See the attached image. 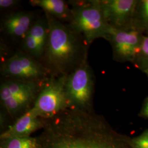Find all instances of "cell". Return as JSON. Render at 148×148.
I'll use <instances>...</instances> for the list:
<instances>
[{"label": "cell", "mask_w": 148, "mask_h": 148, "mask_svg": "<svg viewBox=\"0 0 148 148\" xmlns=\"http://www.w3.org/2000/svg\"><path fill=\"white\" fill-rule=\"evenodd\" d=\"M36 138L39 148H134L131 138L118 132L104 117L71 109L47 120Z\"/></svg>", "instance_id": "obj_1"}, {"label": "cell", "mask_w": 148, "mask_h": 148, "mask_svg": "<svg viewBox=\"0 0 148 148\" xmlns=\"http://www.w3.org/2000/svg\"><path fill=\"white\" fill-rule=\"evenodd\" d=\"M49 27L41 63L52 76H67L88 59L89 45L69 25L45 13Z\"/></svg>", "instance_id": "obj_2"}, {"label": "cell", "mask_w": 148, "mask_h": 148, "mask_svg": "<svg viewBox=\"0 0 148 148\" xmlns=\"http://www.w3.org/2000/svg\"><path fill=\"white\" fill-rule=\"evenodd\" d=\"M68 2L73 16L69 25L89 46L99 38L108 41L111 27L106 21L100 0H75Z\"/></svg>", "instance_id": "obj_3"}, {"label": "cell", "mask_w": 148, "mask_h": 148, "mask_svg": "<svg viewBox=\"0 0 148 148\" xmlns=\"http://www.w3.org/2000/svg\"><path fill=\"white\" fill-rule=\"evenodd\" d=\"M46 81L27 82L2 79L0 85L1 109L14 122L32 109Z\"/></svg>", "instance_id": "obj_4"}, {"label": "cell", "mask_w": 148, "mask_h": 148, "mask_svg": "<svg viewBox=\"0 0 148 148\" xmlns=\"http://www.w3.org/2000/svg\"><path fill=\"white\" fill-rule=\"evenodd\" d=\"M95 77L88 60L66 76V93L69 109L92 112Z\"/></svg>", "instance_id": "obj_5"}, {"label": "cell", "mask_w": 148, "mask_h": 148, "mask_svg": "<svg viewBox=\"0 0 148 148\" xmlns=\"http://www.w3.org/2000/svg\"><path fill=\"white\" fill-rule=\"evenodd\" d=\"M0 73L4 79L42 82L52 76L41 62L21 49L1 57Z\"/></svg>", "instance_id": "obj_6"}, {"label": "cell", "mask_w": 148, "mask_h": 148, "mask_svg": "<svg viewBox=\"0 0 148 148\" xmlns=\"http://www.w3.org/2000/svg\"><path fill=\"white\" fill-rule=\"evenodd\" d=\"M66 77V76H51L46 81L32 108L37 116L49 120L69 109Z\"/></svg>", "instance_id": "obj_7"}, {"label": "cell", "mask_w": 148, "mask_h": 148, "mask_svg": "<svg viewBox=\"0 0 148 148\" xmlns=\"http://www.w3.org/2000/svg\"><path fill=\"white\" fill-rule=\"evenodd\" d=\"M144 35L134 25L120 29L111 27L108 41L111 44L113 59L120 63H132Z\"/></svg>", "instance_id": "obj_8"}, {"label": "cell", "mask_w": 148, "mask_h": 148, "mask_svg": "<svg viewBox=\"0 0 148 148\" xmlns=\"http://www.w3.org/2000/svg\"><path fill=\"white\" fill-rule=\"evenodd\" d=\"M139 0H100L106 21L114 29L132 27Z\"/></svg>", "instance_id": "obj_9"}, {"label": "cell", "mask_w": 148, "mask_h": 148, "mask_svg": "<svg viewBox=\"0 0 148 148\" xmlns=\"http://www.w3.org/2000/svg\"><path fill=\"white\" fill-rule=\"evenodd\" d=\"M36 19V16L32 12H9L1 20V30L5 36L12 40L20 41L21 42Z\"/></svg>", "instance_id": "obj_10"}, {"label": "cell", "mask_w": 148, "mask_h": 148, "mask_svg": "<svg viewBox=\"0 0 148 148\" xmlns=\"http://www.w3.org/2000/svg\"><path fill=\"white\" fill-rule=\"evenodd\" d=\"M46 120L37 116L30 109L1 133L0 139L30 137L37 130H42Z\"/></svg>", "instance_id": "obj_11"}, {"label": "cell", "mask_w": 148, "mask_h": 148, "mask_svg": "<svg viewBox=\"0 0 148 148\" xmlns=\"http://www.w3.org/2000/svg\"><path fill=\"white\" fill-rule=\"evenodd\" d=\"M29 3L42 9L45 14L52 16L65 24H70L73 16L68 2L63 0H30Z\"/></svg>", "instance_id": "obj_12"}, {"label": "cell", "mask_w": 148, "mask_h": 148, "mask_svg": "<svg viewBox=\"0 0 148 148\" xmlns=\"http://www.w3.org/2000/svg\"><path fill=\"white\" fill-rule=\"evenodd\" d=\"M28 33L36 40L40 51L42 54L43 57L49 34L48 24L45 16L36 18Z\"/></svg>", "instance_id": "obj_13"}, {"label": "cell", "mask_w": 148, "mask_h": 148, "mask_svg": "<svg viewBox=\"0 0 148 148\" xmlns=\"http://www.w3.org/2000/svg\"><path fill=\"white\" fill-rule=\"evenodd\" d=\"M0 148H39L37 138L30 137L0 139Z\"/></svg>", "instance_id": "obj_14"}, {"label": "cell", "mask_w": 148, "mask_h": 148, "mask_svg": "<svg viewBox=\"0 0 148 148\" xmlns=\"http://www.w3.org/2000/svg\"><path fill=\"white\" fill-rule=\"evenodd\" d=\"M133 25L148 35V0L138 1Z\"/></svg>", "instance_id": "obj_15"}, {"label": "cell", "mask_w": 148, "mask_h": 148, "mask_svg": "<svg viewBox=\"0 0 148 148\" xmlns=\"http://www.w3.org/2000/svg\"><path fill=\"white\" fill-rule=\"evenodd\" d=\"M21 50L41 62L42 54L41 52L36 40L31 35L27 33L21 41Z\"/></svg>", "instance_id": "obj_16"}, {"label": "cell", "mask_w": 148, "mask_h": 148, "mask_svg": "<svg viewBox=\"0 0 148 148\" xmlns=\"http://www.w3.org/2000/svg\"><path fill=\"white\" fill-rule=\"evenodd\" d=\"M132 64L143 72L148 69V35L144 36L141 46Z\"/></svg>", "instance_id": "obj_17"}, {"label": "cell", "mask_w": 148, "mask_h": 148, "mask_svg": "<svg viewBox=\"0 0 148 148\" xmlns=\"http://www.w3.org/2000/svg\"><path fill=\"white\" fill-rule=\"evenodd\" d=\"M131 141L134 148H148V129L140 135L131 138Z\"/></svg>", "instance_id": "obj_18"}, {"label": "cell", "mask_w": 148, "mask_h": 148, "mask_svg": "<svg viewBox=\"0 0 148 148\" xmlns=\"http://www.w3.org/2000/svg\"><path fill=\"white\" fill-rule=\"evenodd\" d=\"M21 1L18 0H0L1 11L13 12L19 5Z\"/></svg>", "instance_id": "obj_19"}, {"label": "cell", "mask_w": 148, "mask_h": 148, "mask_svg": "<svg viewBox=\"0 0 148 148\" xmlns=\"http://www.w3.org/2000/svg\"><path fill=\"white\" fill-rule=\"evenodd\" d=\"M139 116L148 119V96L143 101V105L139 114Z\"/></svg>", "instance_id": "obj_20"}, {"label": "cell", "mask_w": 148, "mask_h": 148, "mask_svg": "<svg viewBox=\"0 0 148 148\" xmlns=\"http://www.w3.org/2000/svg\"><path fill=\"white\" fill-rule=\"evenodd\" d=\"M143 73H145V74L147 75V77H148V69H147V70H144V71H143Z\"/></svg>", "instance_id": "obj_21"}]
</instances>
